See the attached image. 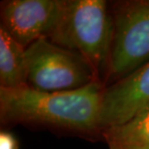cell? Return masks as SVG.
Here are the masks:
<instances>
[{
	"mask_svg": "<svg viewBox=\"0 0 149 149\" xmlns=\"http://www.w3.org/2000/svg\"><path fill=\"white\" fill-rule=\"evenodd\" d=\"M105 87L100 81L63 92L40 91L28 85L0 87L1 121L42 125L87 135L102 133L101 111Z\"/></svg>",
	"mask_w": 149,
	"mask_h": 149,
	"instance_id": "obj_1",
	"label": "cell"
},
{
	"mask_svg": "<svg viewBox=\"0 0 149 149\" xmlns=\"http://www.w3.org/2000/svg\"><path fill=\"white\" fill-rule=\"evenodd\" d=\"M49 40L79 53L104 83L112 40V17L106 1L66 0L63 15Z\"/></svg>",
	"mask_w": 149,
	"mask_h": 149,
	"instance_id": "obj_2",
	"label": "cell"
},
{
	"mask_svg": "<svg viewBox=\"0 0 149 149\" xmlns=\"http://www.w3.org/2000/svg\"><path fill=\"white\" fill-rule=\"evenodd\" d=\"M112 40L106 82L123 79L149 60V0L113 4Z\"/></svg>",
	"mask_w": 149,
	"mask_h": 149,
	"instance_id": "obj_3",
	"label": "cell"
},
{
	"mask_svg": "<svg viewBox=\"0 0 149 149\" xmlns=\"http://www.w3.org/2000/svg\"><path fill=\"white\" fill-rule=\"evenodd\" d=\"M27 85L45 92L77 90L99 81L79 53L43 38L25 47Z\"/></svg>",
	"mask_w": 149,
	"mask_h": 149,
	"instance_id": "obj_4",
	"label": "cell"
},
{
	"mask_svg": "<svg viewBox=\"0 0 149 149\" xmlns=\"http://www.w3.org/2000/svg\"><path fill=\"white\" fill-rule=\"evenodd\" d=\"M66 0H10L1 4V27L27 47L55 30Z\"/></svg>",
	"mask_w": 149,
	"mask_h": 149,
	"instance_id": "obj_5",
	"label": "cell"
},
{
	"mask_svg": "<svg viewBox=\"0 0 149 149\" xmlns=\"http://www.w3.org/2000/svg\"><path fill=\"white\" fill-rule=\"evenodd\" d=\"M149 104V60L123 79L107 85L103 93L102 131L122 124Z\"/></svg>",
	"mask_w": 149,
	"mask_h": 149,
	"instance_id": "obj_6",
	"label": "cell"
},
{
	"mask_svg": "<svg viewBox=\"0 0 149 149\" xmlns=\"http://www.w3.org/2000/svg\"><path fill=\"white\" fill-rule=\"evenodd\" d=\"M102 135L109 149H149V104L128 121L105 128Z\"/></svg>",
	"mask_w": 149,
	"mask_h": 149,
	"instance_id": "obj_7",
	"label": "cell"
},
{
	"mask_svg": "<svg viewBox=\"0 0 149 149\" xmlns=\"http://www.w3.org/2000/svg\"><path fill=\"white\" fill-rule=\"evenodd\" d=\"M27 85L25 47L0 26V87Z\"/></svg>",
	"mask_w": 149,
	"mask_h": 149,
	"instance_id": "obj_8",
	"label": "cell"
},
{
	"mask_svg": "<svg viewBox=\"0 0 149 149\" xmlns=\"http://www.w3.org/2000/svg\"><path fill=\"white\" fill-rule=\"evenodd\" d=\"M0 149H19V142L11 133L2 131L0 133Z\"/></svg>",
	"mask_w": 149,
	"mask_h": 149,
	"instance_id": "obj_9",
	"label": "cell"
}]
</instances>
